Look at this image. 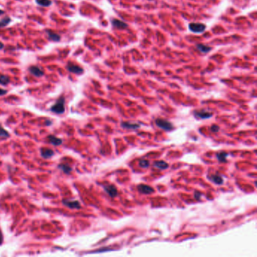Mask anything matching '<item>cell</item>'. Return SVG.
<instances>
[{
	"mask_svg": "<svg viewBox=\"0 0 257 257\" xmlns=\"http://www.w3.org/2000/svg\"><path fill=\"white\" fill-rule=\"evenodd\" d=\"M4 13H5V11H4L3 10L0 9V15H2V14H3Z\"/></svg>",
	"mask_w": 257,
	"mask_h": 257,
	"instance_id": "4dcf8cb0",
	"label": "cell"
},
{
	"mask_svg": "<svg viewBox=\"0 0 257 257\" xmlns=\"http://www.w3.org/2000/svg\"><path fill=\"white\" fill-rule=\"evenodd\" d=\"M9 137V133L0 125V137L1 138H7Z\"/></svg>",
	"mask_w": 257,
	"mask_h": 257,
	"instance_id": "603a6c76",
	"label": "cell"
},
{
	"mask_svg": "<svg viewBox=\"0 0 257 257\" xmlns=\"http://www.w3.org/2000/svg\"><path fill=\"white\" fill-rule=\"evenodd\" d=\"M105 192L111 197V198H115L118 195V190L117 188L114 185H107L103 186Z\"/></svg>",
	"mask_w": 257,
	"mask_h": 257,
	"instance_id": "52a82bcc",
	"label": "cell"
},
{
	"mask_svg": "<svg viewBox=\"0 0 257 257\" xmlns=\"http://www.w3.org/2000/svg\"><path fill=\"white\" fill-rule=\"evenodd\" d=\"M210 131L212 132H218L220 131V127L217 125H214L210 127Z\"/></svg>",
	"mask_w": 257,
	"mask_h": 257,
	"instance_id": "d4e9b609",
	"label": "cell"
},
{
	"mask_svg": "<svg viewBox=\"0 0 257 257\" xmlns=\"http://www.w3.org/2000/svg\"><path fill=\"white\" fill-rule=\"evenodd\" d=\"M137 190L143 195H149L154 193L155 192V189L152 187L146 184H140L137 185Z\"/></svg>",
	"mask_w": 257,
	"mask_h": 257,
	"instance_id": "277c9868",
	"label": "cell"
},
{
	"mask_svg": "<svg viewBox=\"0 0 257 257\" xmlns=\"http://www.w3.org/2000/svg\"><path fill=\"white\" fill-rule=\"evenodd\" d=\"M2 242H3V236H2V232L0 231V245L2 244Z\"/></svg>",
	"mask_w": 257,
	"mask_h": 257,
	"instance_id": "f1b7e54d",
	"label": "cell"
},
{
	"mask_svg": "<svg viewBox=\"0 0 257 257\" xmlns=\"http://www.w3.org/2000/svg\"><path fill=\"white\" fill-rule=\"evenodd\" d=\"M11 22V19L9 17H6L5 18L0 20V28H2V27H6L7 25H8Z\"/></svg>",
	"mask_w": 257,
	"mask_h": 257,
	"instance_id": "7402d4cb",
	"label": "cell"
},
{
	"mask_svg": "<svg viewBox=\"0 0 257 257\" xmlns=\"http://www.w3.org/2000/svg\"><path fill=\"white\" fill-rule=\"evenodd\" d=\"M51 111L55 113L61 115L65 112V98L61 96L56 101V103L51 107Z\"/></svg>",
	"mask_w": 257,
	"mask_h": 257,
	"instance_id": "6da1fadb",
	"label": "cell"
},
{
	"mask_svg": "<svg viewBox=\"0 0 257 257\" xmlns=\"http://www.w3.org/2000/svg\"><path fill=\"white\" fill-rule=\"evenodd\" d=\"M154 167H157V168L161 169V170H165V169L168 168L169 164L167 162L164 161H155V163L153 164Z\"/></svg>",
	"mask_w": 257,
	"mask_h": 257,
	"instance_id": "9a60e30c",
	"label": "cell"
},
{
	"mask_svg": "<svg viewBox=\"0 0 257 257\" xmlns=\"http://www.w3.org/2000/svg\"><path fill=\"white\" fill-rule=\"evenodd\" d=\"M110 250H112V249H110V248H108V247H106V248H103V249H100V250H97L96 251L95 253H100V252H106V251H110Z\"/></svg>",
	"mask_w": 257,
	"mask_h": 257,
	"instance_id": "4316f807",
	"label": "cell"
},
{
	"mask_svg": "<svg viewBox=\"0 0 257 257\" xmlns=\"http://www.w3.org/2000/svg\"><path fill=\"white\" fill-rule=\"evenodd\" d=\"M36 2L40 6L49 7L52 4L51 0H36Z\"/></svg>",
	"mask_w": 257,
	"mask_h": 257,
	"instance_id": "ffe728a7",
	"label": "cell"
},
{
	"mask_svg": "<svg viewBox=\"0 0 257 257\" xmlns=\"http://www.w3.org/2000/svg\"><path fill=\"white\" fill-rule=\"evenodd\" d=\"M155 122V125H157L159 128H161V129L162 130H164V131H170L173 128V124L169 122V121L165 120V119H157Z\"/></svg>",
	"mask_w": 257,
	"mask_h": 257,
	"instance_id": "7a4b0ae2",
	"label": "cell"
},
{
	"mask_svg": "<svg viewBox=\"0 0 257 257\" xmlns=\"http://www.w3.org/2000/svg\"><path fill=\"white\" fill-rule=\"evenodd\" d=\"M228 153L225 152H220L217 154V158L218 159V161L222 162H225L226 161V158L228 157Z\"/></svg>",
	"mask_w": 257,
	"mask_h": 257,
	"instance_id": "44dd1931",
	"label": "cell"
},
{
	"mask_svg": "<svg viewBox=\"0 0 257 257\" xmlns=\"http://www.w3.org/2000/svg\"><path fill=\"white\" fill-rule=\"evenodd\" d=\"M9 82L10 78L8 75L0 74V84H2V85H7L8 84H9Z\"/></svg>",
	"mask_w": 257,
	"mask_h": 257,
	"instance_id": "d6986e66",
	"label": "cell"
},
{
	"mask_svg": "<svg viewBox=\"0 0 257 257\" xmlns=\"http://www.w3.org/2000/svg\"><path fill=\"white\" fill-rule=\"evenodd\" d=\"M48 140H49V142L52 144V145L55 146H61L63 143V140L61 139L58 138V137H55L54 135H49L48 136Z\"/></svg>",
	"mask_w": 257,
	"mask_h": 257,
	"instance_id": "5bb4252c",
	"label": "cell"
},
{
	"mask_svg": "<svg viewBox=\"0 0 257 257\" xmlns=\"http://www.w3.org/2000/svg\"><path fill=\"white\" fill-rule=\"evenodd\" d=\"M29 71L32 75H33L36 77H41L44 75L43 70L40 69L39 67L36 66H32L29 68Z\"/></svg>",
	"mask_w": 257,
	"mask_h": 257,
	"instance_id": "30bf717a",
	"label": "cell"
},
{
	"mask_svg": "<svg viewBox=\"0 0 257 257\" xmlns=\"http://www.w3.org/2000/svg\"><path fill=\"white\" fill-rule=\"evenodd\" d=\"M209 179L212 181L214 183L217 184V185H222L224 182V179H223V176H220L219 174H213L208 176Z\"/></svg>",
	"mask_w": 257,
	"mask_h": 257,
	"instance_id": "7c38bea8",
	"label": "cell"
},
{
	"mask_svg": "<svg viewBox=\"0 0 257 257\" xmlns=\"http://www.w3.org/2000/svg\"><path fill=\"white\" fill-rule=\"evenodd\" d=\"M196 48L198 49V51H200V52H202V53H207V52H209L211 50V48H210V47L205 45H202V44H198V45H196Z\"/></svg>",
	"mask_w": 257,
	"mask_h": 257,
	"instance_id": "ac0fdd59",
	"label": "cell"
},
{
	"mask_svg": "<svg viewBox=\"0 0 257 257\" xmlns=\"http://www.w3.org/2000/svg\"><path fill=\"white\" fill-rule=\"evenodd\" d=\"M7 93V90L5 89L0 88V96H3Z\"/></svg>",
	"mask_w": 257,
	"mask_h": 257,
	"instance_id": "83f0119b",
	"label": "cell"
},
{
	"mask_svg": "<svg viewBox=\"0 0 257 257\" xmlns=\"http://www.w3.org/2000/svg\"><path fill=\"white\" fill-rule=\"evenodd\" d=\"M46 33L47 34H48L49 39H50V40L54 41V42H59V41L61 40V36H60L59 34H58V33H54V32L50 31V30H46Z\"/></svg>",
	"mask_w": 257,
	"mask_h": 257,
	"instance_id": "2e32d148",
	"label": "cell"
},
{
	"mask_svg": "<svg viewBox=\"0 0 257 257\" xmlns=\"http://www.w3.org/2000/svg\"><path fill=\"white\" fill-rule=\"evenodd\" d=\"M121 126L127 130H137L140 128V125L136 122H123L121 124Z\"/></svg>",
	"mask_w": 257,
	"mask_h": 257,
	"instance_id": "9c48e42d",
	"label": "cell"
},
{
	"mask_svg": "<svg viewBox=\"0 0 257 257\" xmlns=\"http://www.w3.org/2000/svg\"><path fill=\"white\" fill-rule=\"evenodd\" d=\"M112 24L114 27H115V28L117 29H120V30L125 29L128 27V24H127V23L122 21V20H117V19H113V20H112Z\"/></svg>",
	"mask_w": 257,
	"mask_h": 257,
	"instance_id": "4fadbf2b",
	"label": "cell"
},
{
	"mask_svg": "<svg viewBox=\"0 0 257 257\" xmlns=\"http://www.w3.org/2000/svg\"><path fill=\"white\" fill-rule=\"evenodd\" d=\"M41 155L45 159H49L55 155V152L51 149L42 148L41 149Z\"/></svg>",
	"mask_w": 257,
	"mask_h": 257,
	"instance_id": "8fae6325",
	"label": "cell"
},
{
	"mask_svg": "<svg viewBox=\"0 0 257 257\" xmlns=\"http://www.w3.org/2000/svg\"><path fill=\"white\" fill-rule=\"evenodd\" d=\"M62 203L66 207H69L70 209H79L81 208V204L78 201L76 200H68V199H64L62 201Z\"/></svg>",
	"mask_w": 257,
	"mask_h": 257,
	"instance_id": "5b68a950",
	"label": "cell"
},
{
	"mask_svg": "<svg viewBox=\"0 0 257 257\" xmlns=\"http://www.w3.org/2000/svg\"><path fill=\"white\" fill-rule=\"evenodd\" d=\"M194 115H195V118H198V119H207L211 118V117L213 116V113L208 112V111L202 109V110L200 111H195V112H194Z\"/></svg>",
	"mask_w": 257,
	"mask_h": 257,
	"instance_id": "8992f818",
	"label": "cell"
},
{
	"mask_svg": "<svg viewBox=\"0 0 257 257\" xmlns=\"http://www.w3.org/2000/svg\"><path fill=\"white\" fill-rule=\"evenodd\" d=\"M189 28L192 33H201L206 30V26L204 23H191L189 25Z\"/></svg>",
	"mask_w": 257,
	"mask_h": 257,
	"instance_id": "3957f363",
	"label": "cell"
},
{
	"mask_svg": "<svg viewBox=\"0 0 257 257\" xmlns=\"http://www.w3.org/2000/svg\"><path fill=\"white\" fill-rule=\"evenodd\" d=\"M201 195H202V194H201V192H198V191L195 192V198H196L197 200H200V199H201Z\"/></svg>",
	"mask_w": 257,
	"mask_h": 257,
	"instance_id": "484cf974",
	"label": "cell"
},
{
	"mask_svg": "<svg viewBox=\"0 0 257 257\" xmlns=\"http://www.w3.org/2000/svg\"><path fill=\"white\" fill-rule=\"evenodd\" d=\"M66 69L69 71L70 72H72V73H75V74H81L83 73V72H84V69H83L81 67L75 65V64L70 62L67 64Z\"/></svg>",
	"mask_w": 257,
	"mask_h": 257,
	"instance_id": "ba28073f",
	"label": "cell"
},
{
	"mask_svg": "<svg viewBox=\"0 0 257 257\" xmlns=\"http://www.w3.org/2000/svg\"><path fill=\"white\" fill-rule=\"evenodd\" d=\"M3 48H4V44L2 43V42H0V50L3 49Z\"/></svg>",
	"mask_w": 257,
	"mask_h": 257,
	"instance_id": "f546056e",
	"label": "cell"
},
{
	"mask_svg": "<svg viewBox=\"0 0 257 257\" xmlns=\"http://www.w3.org/2000/svg\"><path fill=\"white\" fill-rule=\"evenodd\" d=\"M139 165L143 168H147V167H149V161L148 160H145V159H141L139 161Z\"/></svg>",
	"mask_w": 257,
	"mask_h": 257,
	"instance_id": "cb8c5ba5",
	"label": "cell"
},
{
	"mask_svg": "<svg viewBox=\"0 0 257 257\" xmlns=\"http://www.w3.org/2000/svg\"><path fill=\"white\" fill-rule=\"evenodd\" d=\"M58 168L62 170L64 173H68V174L70 173V172H72V167H69L66 164H58Z\"/></svg>",
	"mask_w": 257,
	"mask_h": 257,
	"instance_id": "e0dca14e",
	"label": "cell"
}]
</instances>
